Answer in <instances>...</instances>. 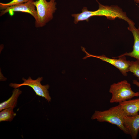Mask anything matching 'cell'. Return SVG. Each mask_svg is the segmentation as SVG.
I'll use <instances>...</instances> for the list:
<instances>
[{"label": "cell", "instance_id": "4fadbf2b", "mask_svg": "<svg viewBox=\"0 0 139 139\" xmlns=\"http://www.w3.org/2000/svg\"><path fill=\"white\" fill-rule=\"evenodd\" d=\"M129 72L133 74V75L138 78L139 80V61H130L129 68Z\"/></svg>", "mask_w": 139, "mask_h": 139}, {"label": "cell", "instance_id": "8992f818", "mask_svg": "<svg viewBox=\"0 0 139 139\" xmlns=\"http://www.w3.org/2000/svg\"><path fill=\"white\" fill-rule=\"evenodd\" d=\"M34 0L29 1L21 4L8 7L5 10H1L0 16H1L7 13L12 16L15 12H21L27 13L30 14L36 20L37 18V12L34 4Z\"/></svg>", "mask_w": 139, "mask_h": 139}, {"label": "cell", "instance_id": "6da1fadb", "mask_svg": "<svg viewBox=\"0 0 139 139\" xmlns=\"http://www.w3.org/2000/svg\"><path fill=\"white\" fill-rule=\"evenodd\" d=\"M126 116L119 105L106 110L95 111L91 119H97L99 122H106L115 125L125 133L129 135L124 124V118Z\"/></svg>", "mask_w": 139, "mask_h": 139}, {"label": "cell", "instance_id": "3957f363", "mask_svg": "<svg viewBox=\"0 0 139 139\" xmlns=\"http://www.w3.org/2000/svg\"><path fill=\"white\" fill-rule=\"evenodd\" d=\"M112 96L110 100L111 103H119L139 96V92H135L132 90L131 84L125 80L111 84L109 90Z\"/></svg>", "mask_w": 139, "mask_h": 139}, {"label": "cell", "instance_id": "5bb4252c", "mask_svg": "<svg viewBox=\"0 0 139 139\" xmlns=\"http://www.w3.org/2000/svg\"><path fill=\"white\" fill-rule=\"evenodd\" d=\"M133 83L136 85L137 86L139 87V82L136 80H133Z\"/></svg>", "mask_w": 139, "mask_h": 139}, {"label": "cell", "instance_id": "7c38bea8", "mask_svg": "<svg viewBox=\"0 0 139 139\" xmlns=\"http://www.w3.org/2000/svg\"><path fill=\"white\" fill-rule=\"evenodd\" d=\"M30 0H12L7 3H0V9L3 10L14 6L27 2Z\"/></svg>", "mask_w": 139, "mask_h": 139}, {"label": "cell", "instance_id": "277c9868", "mask_svg": "<svg viewBox=\"0 0 139 139\" xmlns=\"http://www.w3.org/2000/svg\"><path fill=\"white\" fill-rule=\"evenodd\" d=\"M42 79V77H39L37 79L34 80L32 79L30 77H29L27 79L23 77L22 79L23 81L22 83L19 84L11 83L9 85L14 89L23 86H29L32 89L37 95L44 98L49 102L51 101V100L48 90L50 86L48 84L42 85L41 82Z\"/></svg>", "mask_w": 139, "mask_h": 139}, {"label": "cell", "instance_id": "5b68a950", "mask_svg": "<svg viewBox=\"0 0 139 139\" xmlns=\"http://www.w3.org/2000/svg\"><path fill=\"white\" fill-rule=\"evenodd\" d=\"M81 48L82 50L86 54V56L83 58V59H85L90 57L100 59L115 66L120 71L124 76H127V73L129 72L130 61L127 60L125 56H118L111 58L106 57L104 55L97 56L91 55L87 52L84 48L81 47Z\"/></svg>", "mask_w": 139, "mask_h": 139}, {"label": "cell", "instance_id": "9c48e42d", "mask_svg": "<svg viewBox=\"0 0 139 139\" xmlns=\"http://www.w3.org/2000/svg\"><path fill=\"white\" fill-rule=\"evenodd\" d=\"M119 105L126 116H134L138 114L139 98L125 101Z\"/></svg>", "mask_w": 139, "mask_h": 139}, {"label": "cell", "instance_id": "8fae6325", "mask_svg": "<svg viewBox=\"0 0 139 139\" xmlns=\"http://www.w3.org/2000/svg\"><path fill=\"white\" fill-rule=\"evenodd\" d=\"M12 108L4 109L0 112V122L11 121L16 115Z\"/></svg>", "mask_w": 139, "mask_h": 139}, {"label": "cell", "instance_id": "ba28073f", "mask_svg": "<svg viewBox=\"0 0 139 139\" xmlns=\"http://www.w3.org/2000/svg\"><path fill=\"white\" fill-rule=\"evenodd\" d=\"M124 124L133 139H136L139 131V114L134 116H126Z\"/></svg>", "mask_w": 139, "mask_h": 139}, {"label": "cell", "instance_id": "7a4b0ae2", "mask_svg": "<svg viewBox=\"0 0 139 139\" xmlns=\"http://www.w3.org/2000/svg\"><path fill=\"white\" fill-rule=\"evenodd\" d=\"M55 0H37L34 2L37 12V18L35 20V27L38 28L43 27L51 20L53 15L56 10Z\"/></svg>", "mask_w": 139, "mask_h": 139}, {"label": "cell", "instance_id": "9a60e30c", "mask_svg": "<svg viewBox=\"0 0 139 139\" xmlns=\"http://www.w3.org/2000/svg\"><path fill=\"white\" fill-rule=\"evenodd\" d=\"M135 1L137 3H139V0H135Z\"/></svg>", "mask_w": 139, "mask_h": 139}, {"label": "cell", "instance_id": "30bf717a", "mask_svg": "<svg viewBox=\"0 0 139 139\" xmlns=\"http://www.w3.org/2000/svg\"><path fill=\"white\" fill-rule=\"evenodd\" d=\"M22 93V91L19 88H14L11 97L7 100L0 103V111L7 108L14 109L16 107L18 98Z\"/></svg>", "mask_w": 139, "mask_h": 139}, {"label": "cell", "instance_id": "52a82bcc", "mask_svg": "<svg viewBox=\"0 0 139 139\" xmlns=\"http://www.w3.org/2000/svg\"><path fill=\"white\" fill-rule=\"evenodd\" d=\"M128 24V29L132 33L134 39L133 50L131 52L125 53L118 57L128 56L139 61V27L138 28H136L134 22Z\"/></svg>", "mask_w": 139, "mask_h": 139}]
</instances>
